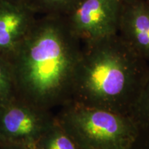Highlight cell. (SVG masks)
Masks as SVG:
<instances>
[{"instance_id":"6da1fadb","label":"cell","mask_w":149,"mask_h":149,"mask_svg":"<svg viewBox=\"0 0 149 149\" xmlns=\"http://www.w3.org/2000/svg\"><path fill=\"white\" fill-rule=\"evenodd\" d=\"M82 48L64 17H37L8 59L17 98L50 111L70 102Z\"/></svg>"},{"instance_id":"7a4b0ae2","label":"cell","mask_w":149,"mask_h":149,"mask_svg":"<svg viewBox=\"0 0 149 149\" xmlns=\"http://www.w3.org/2000/svg\"><path fill=\"white\" fill-rule=\"evenodd\" d=\"M148 74V63L118 34L83 44L70 101L129 116Z\"/></svg>"},{"instance_id":"3957f363","label":"cell","mask_w":149,"mask_h":149,"mask_svg":"<svg viewBox=\"0 0 149 149\" xmlns=\"http://www.w3.org/2000/svg\"><path fill=\"white\" fill-rule=\"evenodd\" d=\"M55 118L79 149H129L138 131L128 115L71 101Z\"/></svg>"},{"instance_id":"277c9868","label":"cell","mask_w":149,"mask_h":149,"mask_svg":"<svg viewBox=\"0 0 149 149\" xmlns=\"http://www.w3.org/2000/svg\"><path fill=\"white\" fill-rule=\"evenodd\" d=\"M55 121L52 111L17 98L0 107V146L15 144L35 149Z\"/></svg>"},{"instance_id":"5b68a950","label":"cell","mask_w":149,"mask_h":149,"mask_svg":"<svg viewBox=\"0 0 149 149\" xmlns=\"http://www.w3.org/2000/svg\"><path fill=\"white\" fill-rule=\"evenodd\" d=\"M124 0H83L64 17L73 34L82 44L118 33Z\"/></svg>"},{"instance_id":"8992f818","label":"cell","mask_w":149,"mask_h":149,"mask_svg":"<svg viewBox=\"0 0 149 149\" xmlns=\"http://www.w3.org/2000/svg\"><path fill=\"white\" fill-rule=\"evenodd\" d=\"M117 34L149 64V6L145 0H124Z\"/></svg>"},{"instance_id":"52a82bcc","label":"cell","mask_w":149,"mask_h":149,"mask_svg":"<svg viewBox=\"0 0 149 149\" xmlns=\"http://www.w3.org/2000/svg\"><path fill=\"white\" fill-rule=\"evenodd\" d=\"M37 17L28 6L0 1V55L10 59Z\"/></svg>"},{"instance_id":"ba28073f","label":"cell","mask_w":149,"mask_h":149,"mask_svg":"<svg viewBox=\"0 0 149 149\" xmlns=\"http://www.w3.org/2000/svg\"><path fill=\"white\" fill-rule=\"evenodd\" d=\"M35 149H79L73 139L59 125L55 122L38 139Z\"/></svg>"},{"instance_id":"9c48e42d","label":"cell","mask_w":149,"mask_h":149,"mask_svg":"<svg viewBox=\"0 0 149 149\" xmlns=\"http://www.w3.org/2000/svg\"><path fill=\"white\" fill-rule=\"evenodd\" d=\"M83 0H32L30 7L38 16L66 17Z\"/></svg>"},{"instance_id":"30bf717a","label":"cell","mask_w":149,"mask_h":149,"mask_svg":"<svg viewBox=\"0 0 149 149\" xmlns=\"http://www.w3.org/2000/svg\"><path fill=\"white\" fill-rule=\"evenodd\" d=\"M17 98L12 66L8 59L0 55V107Z\"/></svg>"},{"instance_id":"8fae6325","label":"cell","mask_w":149,"mask_h":149,"mask_svg":"<svg viewBox=\"0 0 149 149\" xmlns=\"http://www.w3.org/2000/svg\"><path fill=\"white\" fill-rule=\"evenodd\" d=\"M129 117L138 127L149 126V74L132 107Z\"/></svg>"},{"instance_id":"7c38bea8","label":"cell","mask_w":149,"mask_h":149,"mask_svg":"<svg viewBox=\"0 0 149 149\" xmlns=\"http://www.w3.org/2000/svg\"><path fill=\"white\" fill-rule=\"evenodd\" d=\"M129 149H149V126L138 127V131Z\"/></svg>"},{"instance_id":"4fadbf2b","label":"cell","mask_w":149,"mask_h":149,"mask_svg":"<svg viewBox=\"0 0 149 149\" xmlns=\"http://www.w3.org/2000/svg\"><path fill=\"white\" fill-rule=\"evenodd\" d=\"M32 0H0L1 2H5L8 3H11V4L15 5H20V6H30Z\"/></svg>"},{"instance_id":"5bb4252c","label":"cell","mask_w":149,"mask_h":149,"mask_svg":"<svg viewBox=\"0 0 149 149\" xmlns=\"http://www.w3.org/2000/svg\"><path fill=\"white\" fill-rule=\"evenodd\" d=\"M0 149H30L26 146H20V145L8 144V145H1Z\"/></svg>"},{"instance_id":"9a60e30c","label":"cell","mask_w":149,"mask_h":149,"mask_svg":"<svg viewBox=\"0 0 149 149\" xmlns=\"http://www.w3.org/2000/svg\"><path fill=\"white\" fill-rule=\"evenodd\" d=\"M145 1H146V2L147 3V4H148L149 6V0H145Z\"/></svg>"}]
</instances>
